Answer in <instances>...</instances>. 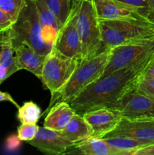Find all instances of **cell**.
<instances>
[{
	"instance_id": "4dcf8cb0",
	"label": "cell",
	"mask_w": 154,
	"mask_h": 155,
	"mask_svg": "<svg viewBox=\"0 0 154 155\" xmlns=\"http://www.w3.org/2000/svg\"><path fill=\"white\" fill-rule=\"evenodd\" d=\"M8 77L9 75L7 68L0 64V85H1L6 79L8 78Z\"/></svg>"
},
{
	"instance_id": "f1b7e54d",
	"label": "cell",
	"mask_w": 154,
	"mask_h": 155,
	"mask_svg": "<svg viewBox=\"0 0 154 155\" xmlns=\"http://www.w3.org/2000/svg\"><path fill=\"white\" fill-rule=\"evenodd\" d=\"M9 101V102L12 103V104H13L15 107H18V108H19L20 107L19 104H18V103L14 100V98L11 96L10 94H8V92H3L0 91V101Z\"/></svg>"
},
{
	"instance_id": "2e32d148",
	"label": "cell",
	"mask_w": 154,
	"mask_h": 155,
	"mask_svg": "<svg viewBox=\"0 0 154 155\" xmlns=\"http://www.w3.org/2000/svg\"><path fill=\"white\" fill-rule=\"evenodd\" d=\"M38 12L39 22L42 27V36L44 42L53 46L56 40L60 26L57 19L47 8L43 0H34Z\"/></svg>"
},
{
	"instance_id": "3957f363",
	"label": "cell",
	"mask_w": 154,
	"mask_h": 155,
	"mask_svg": "<svg viewBox=\"0 0 154 155\" xmlns=\"http://www.w3.org/2000/svg\"><path fill=\"white\" fill-rule=\"evenodd\" d=\"M10 32L13 45L26 44L37 53L45 56L52 48L42 39V27L34 0H27L26 6L10 27Z\"/></svg>"
},
{
	"instance_id": "7402d4cb",
	"label": "cell",
	"mask_w": 154,
	"mask_h": 155,
	"mask_svg": "<svg viewBox=\"0 0 154 155\" xmlns=\"http://www.w3.org/2000/svg\"><path fill=\"white\" fill-rule=\"evenodd\" d=\"M41 109L33 101H28L18 108V118L21 124H36L40 119Z\"/></svg>"
},
{
	"instance_id": "f546056e",
	"label": "cell",
	"mask_w": 154,
	"mask_h": 155,
	"mask_svg": "<svg viewBox=\"0 0 154 155\" xmlns=\"http://www.w3.org/2000/svg\"><path fill=\"white\" fill-rule=\"evenodd\" d=\"M154 77V59L152 61L149 66L146 68L140 77Z\"/></svg>"
},
{
	"instance_id": "6da1fadb",
	"label": "cell",
	"mask_w": 154,
	"mask_h": 155,
	"mask_svg": "<svg viewBox=\"0 0 154 155\" xmlns=\"http://www.w3.org/2000/svg\"><path fill=\"white\" fill-rule=\"evenodd\" d=\"M154 59V56L138 64L114 71L101 77L68 101L77 114L101 107L111 108L113 104L136 83Z\"/></svg>"
},
{
	"instance_id": "e0dca14e",
	"label": "cell",
	"mask_w": 154,
	"mask_h": 155,
	"mask_svg": "<svg viewBox=\"0 0 154 155\" xmlns=\"http://www.w3.org/2000/svg\"><path fill=\"white\" fill-rule=\"evenodd\" d=\"M75 113L67 101H58L48 111L44 121V127L60 132Z\"/></svg>"
},
{
	"instance_id": "5bb4252c",
	"label": "cell",
	"mask_w": 154,
	"mask_h": 155,
	"mask_svg": "<svg viewBox=\"0 0 154 155\" xmlns=\"http://www.w3.org/2000/svg\"><path fill=\"white\" fill-rule=\"evenodd\" d=\"M15 63L18 71L26 70L41 78L45 55L39 54L24 43L14 45Z\"/></svg>"
},
{
	"instance_id": "277c9868",
	"label": "cell",
	"mask_w": 154,
	"mask_h": 155,
	"mask_svg": "<svg viewBox=\"0 0 154 155\" xmlns=\"http://www.w3.org/2000/svg\"><path fill=\"white\" fill-rule=\"evenodd\" d=\"M111 48L88 59L80 60L78 67L69 81L60 90L51 103L57 99L69 101L88 86L99 80L104 73L110 55Z\"/></svg>"
},
{
	"instance_id": "603a6c76",
	"label": "cell",
	"mask_w": 154,
	"mask_h": 155,
	"mask_svg": "<svg viewBox=\"0 0 154 155\" xmlns=\"http://www.w3.org/2000/svg\"><path fill=\"white\" fill-rule=\"evenodd\" d=\"M27 4V0H0V9L14 21Z\"/></svg>"
},
{
	"instance_id": "ffe728a7",
	"label": "cell",
	"mask_w": 154,
	"mask_h": 155,
	"mask_svg": "<svg viewBox=\"0 0 154 155\" xmlns=\"http://www.w3.org/2000/svg\"><path fill=\"white\" fill-rule=\"evenodd\" d=\"M103 139L112 148L122 151L125 155H132L136 150L150 145L148 142H141L125 136H110L103 138Z\"/></svg>"
},
{
	"instance_id": "8992f818",
	"label": "cell",
	"mask_w": 154,
	"mask_h": 155,
	"mask_svg": "<svg viewBox=\"0 0 154 155\" xmlns=\"http://www.w3.org/2000/svg\"><path fill=\"white\" fill-rule=\"evenodd\" d=\"M81 59L69 58L54 46L45 57L40 80L51 92L54 99L64 87L78 67Z\"/></svg>"
},
{
	"instance_id": "30bf717a",
	"label": "cell",
	"mask_w": 154,
	"mask_h": 155,
	"mask_svg": "<svg viewBox=\"0 0 154 155\" xmlns=\"http://www.w3.org/2000/svg\"><path fill=\"white\" fill-rule=\"evenodd\" d=\"M82 117L91 128L94 137L101 139L114 130L122 118L118 110L109 107L88 110Z\"/></svg>"
},
{
	"instance_id": "d6986e66",
	"label": "cell",
	"mask_w": 154,
	"mask_h": 155,
	"mask_svg": "<svg viewBox=\"0 0 154 155\" xmlns=\"http://www.w3.org/2000/svg\"><path fill=\"white\" fill-rule=\"evenodd\" d=\"M0 64L5 67L9 77L18 71L15 63L14 48L12 42L10 28L2 33V48Z\"/></svg>"
},
{
	"instance_id": "8fae6325",
	"label": "cell",
	"mask_w": 154,
	"mask_h": 155,
	"mask_svg": "<svg viewBox=\"0 0 154 155\" xmlns=\"http://www.w3.org/2000/svg\"><path fill=\"white\" fill-rule=\"evenodd\" d=\"M116 136L154 143V120H130L122 117L116 128L104 138Z\"/></svg>"
},
{
	"instance_id": "d4e9b609",
	"label": "cell",
	"mask_w": 154,
	"mask_h": 155,
	"mask_svg": "<svg viewBox=\"0 0 154 155\" xmlns=\"http://www.w3.org/2000/svg\"><path fill=\"white\" fill-rule=\"evenodd\" d=\"M134 88L137 92L154 98V77H140Z\"/></svg>"
},
{
	"instance_id": "4316f807",
	"label": "cell",
	"mask_w": 154,
	"mask_h": 155,
	"mask_svg": "<svg viewBox=\"0 0 154 155\" xmlns=\"http://www.w3.org/2000/svg\"><path fill=\"white\" fill-rule=\"evenodd\" d=\"M14 22L15 21L11 17L0 9V28L5 30H8L13 25Z\"/></svg>"
},
{
	"instance_id": "836d02e7",
	"label": "cell",
	"mask_w": 154,
	"mask_h": 155,
	"mask_svg": "<svg viewBox=\"0 0 154 155\" xmlns=\"http://www.w3.org/2000/svg\"><path fill=\"white\" fill-rule=\"evenodd\" d=\"M4 31H5V30H3V29L0 28V33H2V32H4Z\"/></svg>"
},
{
	"instance_id": "ba28073f",
	"label": "cell",
	"mask_w": 154,
	"mask_h": 155,
	"mask_svg": "<svg viewBox=\"0 0 154 155\" xmlns=\"http://www.w3.org/2000/svg\"><path fill=\"white\" fill-rule=\"evenodd\" d=\"M81 0L72 1L70 14L58 32L53 46L64 55L82 58V42L78 29V15Z\"/></svg>"
},
{
	"instance_id": "1f68e13d",
	"label": "cell",
	"mask_w": 154,
	"mask_h": 155,
	"mask_svg": "<svg viewBox=\"0 0 154 155\" xmlns=\"http://www.w3.org/2000/svg\"><path fill=\"white\" fill-rule=\"evenodd\" d=\"M149 5V13L148 15V20L154 23V0H148Z\"/></svg>"
},
{
	"instance_id": "52a82bcc",
	"label": "cell",
	"mask_w": 154,
	"mask_h": 155,
	"mask_svg": "<svg viewBox=\"0 0 154 155\" xmlns=\"http://www.w3.org/2000/svg\"><path fill=\"white\" fill-rule=\"evenodd\" d=\"M152 56H154V39L113 47L101 77L140 63Z\"/></svg>"
},
{
	"instance_id": "83f0119b",
	"label": "cell",
	"mask_w": 154,
	"mask_h": 155,
	"mask_svg": "<svg viewBox=\"0 0 154 155\" xmlns=\"http://www.w3.org/2000/svg\"><path fill=\"white\" fill-rule=\"evenodd\" d=\"M132 155H154V143L136 150Z\"/></svg>"
},
{
	"instance_id": "e575fe53",
	"label": "cell",
	"mask_w": 154,
	"mask_h": 155,
	"mask_svg": "<svg viewBox=\"0 0 154 155\" xmlns=\"http://www.w3.org/2000/svg\"><path fill=\"white\" fill-rule=\"evenodd\" d=\"M72 1H74V0H72Z\"/></svg>"
},
{
	"instance_id": "cb8c5ba5",
	"label": "cell",
	"mask_w": 154,
	"mask_h": 155,
	"mask_svg": "<svg viewBox=\"0 0 154 155\" xmlns=\"http://www.w3.org/2000/svg\"><path fill=\"white\" fill-rule=\"evenodd\" d=\"M39 128L36 124H21L18 129V137L21 141L33 140L37 134Z\"/></svg>"
},
{
	"instance_id": "9c48e42d",
	"label": "cell",
	"mask_w": 154,
	"mask_h": 155,
	"mask_svg": "<svg viewBox=\"0 0 154 155\" xmlns=\"http://www.w3.org/2000/svg\"><path fill=\"white\" fill-rule=\"evenodd\" d=\"M111 108L126 119L154 120V98L137 92L134 87L127 91Z\"/></svg>"
},
{
	"instance_id": "44dd1931",
	"label": "cell",
	"mask_w": 154,
	"mask_h": 155,
	"mask_svg": "<svg viewBox=\"0 0 154 155\" xmlns=\"http://www.w3.org/2000/svg\"><path fill=\"white\" fill-rule=\"evenodd\" d=\"M43 2L61 27L70 14L72 0H43Z\"/></svg>"
},
{
	"instance_id": "d6a6232c",
	"label": "cell",
	"mask_w": 154,
	"mask_h": 155,
	"mask_svg": "<svg viewBox=\"0 0 154 155\" xmlns=\"http://www.w3.org/2000/svg\"><path fill=\"white\" fill-rule=\"evenodd\" d=\"M2 33H0V57H1L2 48Z\"/></svg>"
},
{
	"instance_id": "7c38bea8",
	"label": "cell",
	"mask_w": 154,
	"mask_h": 155,
	"mask_svg": "<svg viewBox=\"0 0 154 155\" xmlns=\"http://www.w3.org/2000/svg\"><path fill=\"white\" fill-rule=\"evenodd\" d=\"M28 143L48 154H64L74 144L66 139L60 132L47 127H39L34 139Z\"/></svg>"
},
{
	"instance_id": "ac0fdd59",
	"label": "cell",
	"mask_w": 154,
	"mask_h": 155,
	"mask_svg": "<svg viewBox=\"0 0 154 155\" xmlns=\"http://www.w3.org/2000/svg\"><path fill=\"white\" fill-rule=\"evenodd\" d=\"M60 133L74 145L93 136L91 128L82 115L75 113Z\"/></svg>"
},
{
	"instance_id": "7a4b0ae2",
	"label": "cell",
	"mask_w": 154,
	"mask_h": 155,
	"mask_svg": "<svg viewBox=\"0 0 154 155\" xmlns=\"http://www.w3.org/2000/svg\"><path fill=\"white\" fill-rule=\"evenodd\" d=\"M98 21L102 40L108 48L154 39V23L149 20Z\"/></svg>"
},
{
	"instance_id": "484cf974",
	"label": "cell",
	"mask_w": 154,
	"mask_h": 155,
	"mask_svg": "<svg viewBox=\"0 0 154 155\" xmlns=\"http://www.w3.org/2000/svg\"><path fill=\"white\" fill-rule=\"evenodd\" d=\"M135 9L139 14L148 19L149 5L148 0H116Z\"/></svg>"
},
{
	"instance_id": "5b68a950",
	"label": "cell",
	"mask_w": 154,
	"mask_h": 155,
	"mask_svg": "<svg viewBox=\"0 0 154 155\" xmlns=\"http://www.w3.org/2000/svg\"><path fill=\"white\" fill-rule=\"evenodd\" d=\"M77 22L82 42L81 60L94 57L108 48L102 40L93 0H81Z\"/></svg>"
},
{
	"instance_id": "4fadbf2b",
	"label": "cell",
	"mask_w": 154,
	"mask_h": 155,
	"mask_svg": "<svg viewBox=\"0 0 154 155\" xmlns=\"http://www.w3.org/2000/svg\"><path fill=\"white\" fill-rule=\"evenodd\" d=\"M98 21L148 20L133 8L116 0H93Z\"/></svg>"
},
{
	"instance_id": "9a60e30c",
	"label": "cell",
	"mask_w": 154,
	"mask_h": 155,
	"mask_svg": "<svg viewBox=\"0 0 154 155\" xmlns=\"http://www.w3.org/2000/svg\"><path fill=\"white\" fill-rule=\"evenodd\" d=\"M65 154L84 155H125L122 151L112 148L101 138L91 136L75 144Z\"/></svg>"
}]
</instances>
